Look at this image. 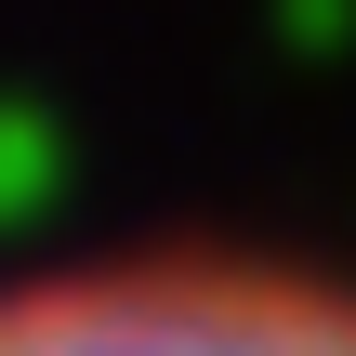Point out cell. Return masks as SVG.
Instances as JSON below:
<instances>
[{
    "label": "cell",
    "instance_id": "1",
    "mask_svg": "<svg viewBox=\"0 0 356 356\" xmlns=\"http://www.w3.org/2000/svg\"><path fill=\"white\" fill-rule=\"evenodd\" d=\"M0 356H356V277L264 251H132L0 291Z\"/></svg>",
    "mask_w": 356,
    "mask_h": 356
}]
</instances>
